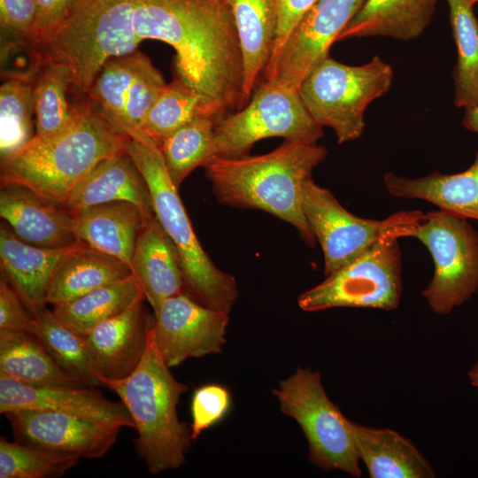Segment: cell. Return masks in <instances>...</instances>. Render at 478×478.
Listing matches in <instances>:
<instances>
[{"label":"cell","instance_id":"cell-1","mask_svg":"<svg viewBox=\"0 0 478 478\" xmlns=\"http://www.w3.org/2000/svg\"><path fill=\"white\" fill-rule=\"evenodd\" d=\"M147 39L172 46L175 77L225 113L244 107L241 45L226 0H98L81 36V65L96 75Z\"/></svg>","mask_w":478,"mask_h":478},{"label":"cell","instance_id":"cell-2","mask_svg":"<svg viewBox=\"0 0 478 478\" xmlns=\"http://www.w3.org/2000/svg\"><path fill=\"white\" fill-rule=\"evenodd\" d=\"M72 124L48 140L34 136L1 161V186H24L63 205L75 186L102 160L126 150L130 137L87 96Z\"/></svg>","mask_w":478,"mask_h":478},{"label":"cell","instance_id":"cell-3","mask_svg":"<svg viewBox=\"0 0 478 478\" xmlns=\"http://www.w3.org/2000/svg\"><path fill=\"white\" fill-rule=\"evenodd\" d=\"M327 154L317 143L285 141L266 154L215 158L204 167L220 203L269 212L296 227L312 247L316 238L303 212L302 189Z\"/></svg>","mask_w":478,"mask_h":478},{"label":"cell","instance_id":"cell-4","mask_svg":"<svg viewBox=\"0 0 478 478\" xmlns=\"http://www.w3.org/2000/svg\"><path fill=\"white\" fill-rule=\"evenodd\" d=\"M169 368L157 346L152 323L145 353L135 371L123 379L103 381L128 411L137 433L135 449L153 475L181 466L192 441L190 426L177 414V405L189 387Z\"/></svg>","mask_w":478,"mask_h":478},{"label":"cell","instance_id":"cell-5","mask_svg":"<svg viewBox=\"0 0 478 478\" xmlns=\"http://www.w3.org/2000/svg\"><path fill=\"white\" fill-rule=\"evenodd\" d=\"M126 150L147 182L157 219L177 248L183 288L198 303L229 314L238 297L235 279L217 267L204 251L158 146L130 139Z\"/></svg>","mask_w":478,"mask_h":478},{"label":"cell","instance_id":"cell-6","mask_svg":"<svg viewBox=\"0 0 478 478\" xmlns=\"http://www.w3.org/2000/svg\"><path fill=\"white\" fill-rule=\"evenodd\" d=\"M393 77L392 67L378 56L361 66L328 56L303 81L298 93L315 122L331 127L343 143L362 135L366 109L389 89Z\"/></svg>","mask_w":478,"mask_h":478},{"label":"cell","instance_id":"cell-7","mask_svg":"<svg viewBox=\"0 0 478 478\" xmlns=\"http://www.w3.org/2000/svg\"><path fill=\"white\" fill-rule=\"evenodd\" d=\"M273 394L281 412L301 428L308 443V459L316 467L361 476L351 420L329 399L320 372L297 367Z\"/></svg>","mask_w":478,"mask_h":478},{"label":"cell","instance_id":"cell-8","mask_svg":"<svg viewBox=\"0 0 478 478\" xmlns=\"http://www.w3.org/2000/svg\"><path fill=\"white\" fill-rule=\"evenodd\" d=\"M322 136V127L305 107L298 90L263 81L243 108L217 121L215 158L248 156L256 142L269 137L316 144Z\"/></svg>","mask_w":478,"mask_h":478},{"label":"cell","instance_id":"cell-9","mask_svg":"<svg viewBox=\"0 0 478 478\" xmlns=\"http://www.w3.org/2000/svg\"><path fill=\"white\" fill-rule=\"evenodd\" d=\"M305 219L324 256L326 276L355 259L380 240L412 236L425 220L420 211L398 212L382 220L358 217L327 189L307 179L302 189Z\"/></svg>","mask_w":478,"mask_h":478},{"label":"cell","instance_id":"cell-10","mask_svg":"<svg viewBox=\"0 0 478 478\" xmlns=\"http://www.w3.org/2000/svg\"><path fill=\"white\" fill-rule=\"evenodd\" d=\"M397 238L380 240L297 299L305 312L335 307L396 309L402 294Z\"/></svg>","mask_w":478,"mask_h":478},{"label":"cell","instance_id":"cell-11","mask_svg":"<svg viewBox=\"0 0 478 478\" xmlns=\"http://www.w3.org/2000/svg\"><path fill=\"white\" fill-rule=\"evenodd\" d=\"M412 237L428 248L435 265L422 296L434 312L450 313L478 290V234L465 219L439 210L426 214Z\"/></svg>","mask_w":478,"mask_h":478},{"label":"cell","instance_id":"cell-12","mask_svg":"<svg viewBox=\"0 0 478 478\" xmlns=\"http://www.w3.org/2000/svg\"><path fill=\"white\" fill-rule=\"evenodd\" d=\"M365 0H318L294 27L264 80L298 90L303 81L328 56Z\"/></svg>","mask_w":478,"mask_h":478},{"label":"cell","instance_id":"cell-13","mask_svg":"<svg viewBox=\"0 0 478 478\" xmlns=\"http://www.w3.org/2000/svg\"><path fill=\"white\" fill-rule=\"evenodd\" d=\"M229 314L211 309L183 292L166 298L154 314V335L169 367L189 358L221 352Z\"/></svg>","mask_w":478,"mask_h":478},{"label":"cell","instance_id":"cell-14","mask_svg":"<svg viewBox=\"0 0 478 478\" xmlns=\"http://www.w3.org/2000/svg\"><path fill=\"white\" fill-rule=\"evenodd\" d=\"M5 415L15 441L81 459L104 457L122 428L54 411L20 410Z\"/></svg>","mask_w":478,"mask_h":478},{"label":"cell","instance_id":"cell-15","mask_svg":"<svg viewBox=\"0 0 478 478\" xmlns=\"http://www.w3.org/2000/svg\"><path fill=\"white\" fill-rule=\"evenodd\" d=\"M20 410L60 412L135 429L124 404L107 399L96 388L31 385L0 374V412L7 414Z\"/></svg>","mask_w":478,"mask_h":478},{"label":"cell","instance_id":"cell-16","mask_svg":"<svg viewBox=\"0 0 478 478\" xmlns=\"http://www.w3.org/2000/svg\"><path fill=\"white\" fill-rule=\"evenodd\" d=\"M144 300H138L82 335L94 372L102 383L127 377L141 362L154 320L146 316Z\"/></svg>","mask_w":478,"mask_h":478},{"label":"cell","instance_id":"cell-17","mask_svg":"<svg viewBox=\"0 0 478 478\" xmlns=\"http://www.w3.org/2000/svg\"><path fill=\"white\" fill-rule=\"evenodd\" d=\"M0 216L19 239L31 245L59 248L78 241L72 214L24 186H1Z\"/></svg>","mask_w":478,"mask_h":478},{"label":"cell","instance_id":"cell-18","mask_svg":"<svg viewBox=\"0 0 478 478\" xmlns=\"http://www.w3.org/2000/svg\"><path fill=\"white\" fill-rule=\"evenodd\" d=\"M82 241L59 248L31 245L19 239L12 230L1 227L0 263L3 277L35 317L46 306L50 281L64 258Z\"/></svg>","mask_w":478,"mask_h":478},{"label":"cell","instance_id":"cell-19","mask_svg":"<svg viewBox=\"0 0 478 478\" xmlns=\"http://www.w3.org/2000/svg\"><path fill=\"white\" fill-rule=\"evenodd\" d=\"M113 201L133 203L147 220L155 216L147 182L127 150L98 163L75 186L63 206L73 214Z\"/></svg>","mask_w":478,"mask_h":478},{"label":"cell","instance_id":"cell-20","mask_svg":"<svg viewBox=\"0 0 478 478\" xmlns=\"http://www.w3.org/2000/svg\"><path fill=\"white\" fill-rule=\"evenodd\" d=\"M129 267L154 314L166 298L183 292V274L177 248L156 215L142 226Z\"/></svg>","mask_w":478,"mask_h":478},{"label":"cell","instance_id":"cell-21","mask_svg":"<svg viewBox=\"0 0 478 478\" xmlns=\"http://www.w3.org/2000/svg\"><path fill=\"white\" fill-rule=\"evenodd\" d=\"M147 220L128 201L92 205L72 214L77 240L130 266L139 231Z\"/></svg>","mask_w":478,"mask_h":478},{"label":"cell","instance_id":"cell-22","mask_svg":"<svg viewBox=\"0 0 478 478\" xmlns=\"http://www.w3.org/2000/svg\"><path fill=\"white\" fill-rule=\"evenodd\" d=\"M234 16L243 65L246 105L263 81L274 54L278 28L277 0H226ZM244 105V106H245Z\"/></svg>","mask_w":478,"mask_h":478},{"label":"cell","instance_id":"cell-23","mask_svg":"<svg viewBox=\"0 0 478 478\" xmlns=\"http://www.w3.org/2000/svg\"><path fill=\"white\" fill-rule=\"evenodd\" d=\"M387 192L395 197L421 199L439 210L462 219L478 220V150L474 163L453 174L433 173L408 178L388 172L383 176Z\"/></svg>","mask_w":478,"mask_h":478},{"label":"cell","instance_id":"cell-24","mask_svg":"<svg viewBox=\"0 0 478 478\" xmlns=\"http://www.w3.org/2000/svg\"><path fill=\"white\" fill-rule=\"evenodd\" d=\"M357 452L371 478H433L432 466L411 440L390 428L350 421Z\"/></svg>","mask_w":478,"mask_h":478},{"label":"cell","instance_id":"cell-25","mask_svg":"<svg viewBox=\"0 0 478 478\" xmlns=\"http://www.w3.org/2000/svg\"><path fill=\"white\" fill-rule=\"evenodd\" d=\"M436 2L437 0H365L340 33L336 42L371 36L415 39L429 25Z\"/></svg>","mask_w":478,"mask_h":478},{"label":"cell","instance_id":"cell-26","mask_svg":"<svg viewBox=\"0 0 478 478\" xmlns=\"http://www.w3.org/2000/svg\"><path fill=\"white\" fill-rule=\"evenodd\" d=\"M130 274L126 263L82 242L56 269L46 290L45 303L53 306L64 304Z\"/></svg>","mask_w":478,"mask_h":478},{"label":"cell","instance_id":"cell-27","mask_svg":"<svg viewBox=\"0 0 478 478\" xmlns=\"http://www.w3.org/2000/svg\"><path fill=\"white\" fill-rule=\"evenodd\" d=\"M0 374L31 385L88 387L61 368L42 343L25 331H0Z\"/></svg>","mask_w":478,"mask_h":478},{"label":"cell","instance_id":"cell-28","mask_svg":"<svg viewBox=\"0 0 478 478\" xmlns=\"http://www.w3.org/2000/svg\"><path fill=\"white\" fill-rule=\"evenodd\" d=\"M141 299H145L143 289L132 274L74 300L54 305L52 311L66 327L84 335L96 325L122 313Z\"/></svg>","mask_w":478,"mask_h":478},{"label":"cell","instance_id":"cell-29","mask_svg":"<svg viewBox=\"0 0 478 478\" xmlns=\"http://www.w3.org/2000/svg\"><path fill=\"white\" fill-rule=\"evenodd\" d=\"M225 113L214 102L179 78L166 84L146 113L142 130L157 145L200 116L221 118Z\"/></svg>","mask_w":478,"mask_h":478},{"label":"cell","instance_id":"cell-30","mask_svg":"<svg viewBox=\"0 0 478 478\" xmlns=\"http://www.w3.org/2000/svg\"><path fill=\"white\" fill-rule=\"evenodd\" d=\"M71 73L62 62H45L33 82L35 136L48 140L64 132L73 121L79 102L70 104Z\"/></svg>","mask_w":478,"mask_h":478},{"label":"cell","instance_id":"cell-31","mask_svg":"<svg viewBox=\"0 0 478 478\" xmlns=\"http://www.w3.org/2000/svg\"><path fill=\"white\" fill-rule=\"evenodd\" d=\"M218 120L213 116L197 117L159 145L166 171L177 189L194 169L205 166L215 158Z\"/></svg>","mask_w":478,"mask_h":478},{"label":"cell","instance_id":"cell-32","mask_svg":"<svg viewBox=\"0 0 478 478\" xmlns=\"http://www.w3.org/2000/svg\"><path fill=\"white\" fill-rule=\"evenodd\" d=\"M457 47L453 70L454 104L465 110L478 106V21L465 0H447Z\"/></svg>","mask_w":478,"mask_h":478},{"label":"cell","instance_id":"cell-33","mask_svg":"<svg viewBox=\"0 0 478 478\" xmlns=\"http://www.w3.org/2000/svg\"><path fill=\"white\" fill-rule=\"evenodd\" d=\"M33 334L53 359L88 387H104L92 367L83 336L62 323L46 307L34 317Z\"/></svg>","mask_w":478,"mask_h":478},{"label":"cell","instance_id":"cell-34","mask_svg":"<svg viewBox=\"0 0 478 478\" xmlns=\"http://www.w3.org/2000/svg\"><path fill=\"white\" fill-rule=\"evenodd\" d=\"M144 56L136 50L109 58L84 94L122 132L128 93Z\"/></svg>","mask_w":478,"mask_h":478},{"label":"cell","instance_id":"cell-35","mask_svg":"<svg viewBox=\"0 0 478 478\" xmlns=\"http://www.w3.org/2000/svg\"><path fill=\"white\" fill-rule=\"evenodd\" d=\"M33 83L4 81L0 87V151L5 160L35 135Z\"/></svg>","mask_w":478,"mask_h":478},{"label":"cell","instance_id":"cell-36","mask_svg":"<svg viewBox=\"0 0 478 478\" xmlns=\"http://www.w3.org/2000/svg\"><path fill=\"white\" fill-rule=\"evenodd\" d=\"M81 457L0 438V478L59 477Z\"/></svg>","mask_w":478,"mask_h":478},{"label":"cell","instance_id":"cell-37","mask_svg":"<svg viewBox=\"0 0 478 478\" xmlns=\"http://www.w3.org/2000/svg\"><path fill=\"white\" fill-rule=\"evenodd\" d=\"M44 65L42 48L28 38L1 32V75L33 83Z\"/></svg>","mask_w":478,"mask_h":478},{"label":"cell","instance_id":"cell-38","mask_svg":"<svg viewBox=\"0 0 478 478\" xmlns=\"http://www.w3.org/2000/svg\"><path fill=\"white\" fill-rule=\"evenodd\" d=\"M230 406L228 390L218 384H207L197 389L191 400L190 433L192 441L203 431L219 422Z\"/></svg>","mask_w":478,"mask_h":478},{"label":"cell","instance_id":"cell-39","mask_svg":"<svg viewBox=\"0 0 478 478\" xmlns=\"http://www.w3.org/2000/svg\"><path fill=\"white\" fill-rule=\"evenodd\" d=\"M36 17L32 41L42 49L50 42L66 20L73 0H34Z\"/></svg>","mask_w":478,"mask_h":478},{"label":"cell","instance_id":"cell-40","mask_svg":"<svg viewBox=\"0 0 478 478\" xmlns=\"http://www.w3.org/2000/svg\"><path fill=\"white\" fill-rule=\"evenodd\" d=\"M34 317L7 280L0 281V331H25L31 333Z\"/></svg>","mask_w":478,"mask_h":478},{"label":"cell","instance_id":"cell-41","mask_svg":"<svg viewBox=\"0 0 478 478\" xmlns=\"http://www.w3.org/2000/svg\"><path fill=\"white\" fill-rule=\"evenodd\" d=\"M35 17L36 5L34 0H0V25L3 33L32 41Z\"/></svg>","mask_w":478,"mask_h":478},{"label":"cell","instance_id":"cell-42","mask_svg":"<svg viewBox=\"0 0 478 478\" xmlns=\"http://www.w3.org/2000/svg\"><path fill=\"white\" fill-rule=\"evenodd\" d=\"M317 1L318 0H277V36L274 54L268 66L277 58L294 27Z\"/></svg>","mask_w":478,"mask_h":478},{"label":"cell","instance_id":"cell-43","mask_svg":"<svg viewBox=\"0 0 478 478\" xmlns=\"http://www.w3.org/2000/svg\"><path fill=\"white\" fill-rule=\"evenodd\" d=\"M462 123L466 129L478 134V106L466 110Z\"/></svg>","mask_w":478,"mask_h":478},{"label":"cell","instance_id":"cell-44","mask_svg":"<svg viewBox=\"0 0 478 478\" xmlns=\"http://www.w3.org/2000/svg\"><path fill=\"white\" fill-rule=\"evenodd\" d=\"M468 377L471 384L478 390V361L469 370Z\"/></svg>","mask_w":478,"mask_h":478},{"label":"cell","instance_id":"cell-45","mask_svg":"<svg viewBox=\"0 0 478 478\" xmlns=\"http://www.w3.org/2000/svg\"><path fill=\"white\" fill-rule=\"evenodd\" d=\"M471 7L478 4V0H465Z\"/></svg>","mask_w":478,"mask_h":478}]
</instances>
